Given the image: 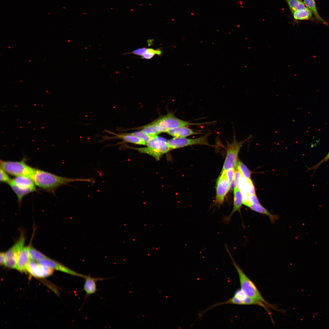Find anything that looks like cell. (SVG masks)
<instances>
[{"label": "cell", "instance_id": "obj_18", "mask_svg": "<svg viewBox=\"0 0 329 329\" xmlns=\"http://www.w3.org/2000/svg\"><path fill=\"white\" fill-rule=\"evenodd\" d=\"M10 182L18 187L24 189H36L35 184L30 178L26 176H16L11 179Z\"/></svg>", "mask_w": 329, "mask_h": 329}, {"label": "cell", "instance_id": "obj_4", "mask_svg": "<svg viewBox=\"0 0 329 329\" xmlns=\"http://www.w3.org/2000/svg\"><path fill=\"white\" fill-rule=\"evenodd\" d=\"M157 129L161 133H166L168 130L181 126H200L212 124L215 122L203 123H192L184 121L175 117L173 113H169L154 121Z\"/></svg>", "mask_w": 329, "mask_h": 329}, {"label": "cell", "instance_id": "obj_30", "mask_svg": "<svg viewBox=\"0 0 329 329\" xmlns=\"http://www.w3.org/2000/svg\"><path fill=\"white\" fill-rule=\"evenodd\" d=\"M147 49V48L143 47L142 48H139L136 49L132 52L125 53L123 54L124 55H127L128 54H132L136 55L142 56L143 54L145 52Z\"/></svg>", "mask_w": 329, "mask_h": 329}, {"label": "cell", "instance_id": "obj_17", "mask_svg": "<svg viewBox=\"0 0 329 329\" xmlns=\"http://www.w3.org/2000/svg\"><path fill=\"white\" fill-rule=\"evenodd\" d=\"M242 204H243L242 194L238 187L236 186L234 191L233 208L230 214L225 219L226 222L229 221L233 214L236 211H240Z\"/></svg>", "mask_w": 329, "mask_h": 329}, {"label": "cell", "instance_id": "obj_20", "mask_svg": "<svg viewBox=\"0 0 329 329\" xmlns=\"http://www.w3.org/2000/svg\"><path fill=\"white\" fill-rule=\"evenodd\" d=\"M303 2L306 6L312 11L317 20L327 26L328 25L327 22L323 19L318 13L315 0H304Z\"/></svg>", "mask_w": 329, "mask_h": 329}, {"label": "cell", "instance_id": "obj_31", "mask_svg": "<svg viewBox=\"0 0 329 329\" xmlns=\"http://www.w3.org/2000/svg\"><path fill=\"white\" fill-rule=\"evenodd\" d=\"M328 159H329V152L327 154V155L320 161L318 163L314 166H313L311 168H310L309 169V170H315L321 164L323 163L324 162L327 161Z\"/></svg>", "mask_w": 329, "mask_h": 329}, {"label": "cell", "instance_id": "obj_11", "mask_svg": "<svg viewBox=\"0 0 329 329\" xmlns=\"http://www.w3.org/2000/svg\"><path fill=\"white\" fill-rule=\"evenodd\" d=\"M40 264L67 273L73 276L84 278L86 275L72 270L63 265L48 258L38 262Z\"/></svg>", "mask_w": 329, "mask_h": 329}, {"label": "cell", "instance_id": "obj_19", "mask_svg": "<svg viewBox=\"0 0 329 329\" xmlns=\"http://www.w3.org/2000/svg\"><path fill=\"white\" fill-rule=\"evenodd\" d=\"M11 187L12 190L16 195L18 201L19 203H21L22 199L24 196L29 193L35 191L36 189L29 188L24 189L19 188L16 186L11 182L8 184Z\"/></svg>", "mask_w": 329, "mask_h": 329}, {"label": "cell", "instance_id": "obj_24", "mask_svg": "<svg viewBox=\"0 0 329 329\" xmlns=\"http://www.w3.org/2000/svg\"><path fill=\"white\" fill-rule=\"evenodd\" d=\"M30 258L35 261L39 262L48 257L33 247L30 246L29 249Z\"/></svg>", "mask_w": 329, "mask_h": 329}, {"label": "cell", "instance_id": "obj_5", "mask_svg": "<svg viewBox=\"0 0 329 329\" xmlns=\"http://www.w3.org/2000/svg\"><path fill=\"white\" fill-rule=\"evenodd\" d=\"M0 167L11 175L27 176L32 179L35 170V168L28 165L24 160L19 161L1 160Z\"/></svg>", "mask_w": 329, "mask_h": 329}, {"label": "cell", "instance_id": "obj_2", "mask_svg": "<svg viewBox=\"0 0 329 329\" xmlns=\"http://www.w3.org/2000/svg\"><path fill=\"white\" fill-rule=\"evenodd\" d=\"M226 249L238 273L241 290L248 296L263 303L268 308L276 309L274 305L270 304L264 299L254 284L236 264L227 248Z\"/></svg>", "mask_w": 329, "mask_h": 329}, {"label": "cell", "instance_id": "obj_32", "mask_svg": "<svg viewBox=\"0 0 329 329\" xmlns=\"http://www.w3.org/2000/svg\"><path fill=\"white\" fill-rule=\"evenodd\" d=\"M5 253L2 252L0 253V264L1 265H4Z\"/></svg>", "mask_w": 329, "mask_h": 329}, {"label": "cell", "instance_id": "obj_3", "mask_svg": "<svg viewBox=\"0 0 329 329\" xmlns=\"http://www.w3.org/2000/svg\"><path fill=\"white\" fill-rule=\"evenodd\" d=\"M253 136L252 135H250L245 140L239 141L237 140L235 133L234 131L232 141L227 143L226 155L221 173L225 172L230 168H236L239 161V152L242 147L246 142L252 138Z\"/></svg>", "mask_w": 329, "mask_h": 329}, {"label": "cell", "instance_id": "obj_22", "mask_svg": "<svg viewBox=\"0 0 329 329\" xmlns=\"http://www.w3.org/2000/svg\"><path fill=\"white\" fill-rule=\"evenodd\" d=\"M292 14L294 19L296 20L309 19L313 14L312 11L307 7L305 9L295 12Z\"/></svg>", "mask_w": 329, "mask_h": 329}, {"label": "cell", "instance_id": "obj_25", "mask_svg": "<svg viewBox=\"0 0 329 329\" xmlns=\"http://www.w3.org/2000/svg\"><path fill=\"white\" fill-rule=\"evenodd\" d=\"M235 169L239 170L242 177L246 179H250L251 172L241 161L239 160Z\"/></svg>", "mask_w": 329, "mask_h": 329}, {"label": "cell", "instance_id": "obj_16", "mask_svg": "<svg viewBox=\"0 0 329 329\" xmlns=\"http://www.w3.org/2000/svg\"><path fill=\"white\" fill-rule=\"evenodd\" d=\"M242 195H250L255 194L254 187L251 179L241 177L237 185Z\"/></svg>", "mask_w": 329, "mask_h": 329}, {"label": "cell", "instance_id": "obj_23", "mask_svg": "<svg viewBox=\"0 0 329 329\" xmlns=\"http://www.w3.org/2000/svg\"><path fill=\"white\" fill-rule=\"evenodd\" d=\"M141 131L146 135L150 136H156L161 133L157 129L154 121L143 127Z\"/></svg>", "mask_w": 329, "mask_h": 329}, {"label": "cell", "instance_id": "obj_15", "mask_svg": "<svg viewBox=\"0 0 329 329\" xmlns=\"http://www.w3.org/2000/svg\"><path fill=\"white\" fill-rule=\"evenodd\" d=\"M85 281L83 287V290L86 292L85 298L89 295L95 293L97 291L96 282L98 281H101L105 279L101 278H93L90 276H86L84 278Z\"/></svg>", "mask_w": 329, "mask_h": 329}, {"label": "cell", "instance_id": "obj_13", "mask_svg": "<svg viewBox=\"0 0 329 329\" xmlns=\"http://www.w3.org/2000/svg\"><path fill=\"white\" fill-rule=\"evenodd\" d=\"M30 246V244L24 247L17 257L16 269L20 272L27 271V266L30 261L29 249Z\"/></svg>", "mask_w": 329, "mask_h": 329}, {"label": "cell", "instance_id": "obj_1", "mask_svg": "<svg viewBox=\"0 0 329 329\" xmlns=\"http://www.w3.org/2000/svg\"><path fill=\"white\" fill-rule=\"evenodd\" d=\"M32 179L35 185L46 191L54 193L60 187L74 182H93L91 178H72L58 176L43 170L35 168Z\"/></svg>", "mask_w": 329, "mask_h": 329}, {"label": "cell", "instance_id": "obj_8", "mask_svg": "<svg viewBox=\"0 0 329 329\" xmlns=\"http://www.w3.org/2000/svg\"><path fill=\"white\" fill-rule=\"evenodd\" d=\"M167 141L165 139L156 135L146 143L147 147L150 150L152 156L157 160H159L163 154L170 150Z\"/></svg>", "mask_w": 329, "mask_h": 329}, {"label": "cell", "instance_id": "obj_12", "mask_svg": "<svg viewBox=\"0 0 329 329\" xmlns=\"http://www.w3.org/2000/svg\"><path fill=\"white\" fill-rule=\"evenodd\" d=\"M105 132L112 134L113 136H101V141H104L112 139H121L123 141L140 145H146V143L141 139L134 135L128 133H116L108 130H105Z\"/></svg>", "mask_w": 329, "mask_h": 329}, {"label": "cell", "instance_id": "obj_28", "mask_svg": "<svg viewBox=\"0 0 329 329\" xmlns=\"http://www.w3.org/2000/svg\"><path fill=\"white\" fill-rule=\"evenodd\" d=\"M0 181L1 182L8 184L11 179L10 178V177L7 174V173L1 167L0 169Z\"/></svg>", "mask_w": 329, "mask_h": 329}, {"label": "cell", "instance_id": "obj_26", "mask_svg": "<svg viewBox=\"0 0 329 329\" xmlns=\"http://www.w3.org/2000/svg\"><path fill=\"white\" fill-rule=\"evenodd\" d=\"M162 53V51L160 48L156 49L151 48H147L146 51L142 55V58L143 59H149L152 58L155 55L161 56Z\"/></svg>", "mask_w": 329, "mask_h": 329}, {"label": "cell", "instance_id": "obj_6", "mask_svg": "<svg viewBox=\"0 0 329 329\" xmlns=\"http://www.w3.org/2000/svg\"><path fill=\"white\" fill-rule=\"evenodd\" d=\"M212 134L209 132L200 137L196 138H175L169 140L167 144L170 150L176 149L193 145H204L214 147L209 143L208 138Z\"/></svg>", "mask_w": 329, "mask_h": 329}, {"label": "cell", "instance_id": "obj_9", "mask_svg": "<svg viewBox=\"0 0 329 329\" xmlns=\"http://www.w3.org/2000/svg\"><path fill=\"white\" fill-rule=\"evenodd\" d=\"M230 186L225 173H221L217 180L216 188L215 203L217 205H219L223 204L225 197L230 189Z\"/></svg>", "mask_w": 329, "mask_h": 329}, {"label": "cell", "instance_id": "obj_27", "mask_svg": "<svg viewBox=\"0 0 329 329\" xmlns=\"http://www.w3.org/2000/svg\"><path fill=\"white\" fill-rule=\"evenodd\" d=\"M129 133L131 135L139 137L145 142L146 144L155 136H148L143 133L141 131Z\"/></svg>", "mask_w": 329, "mask_h": 329}, {"label": "cell", "instance_id": "obj_33", "mask_svg": "<svg viewBox=\"0 0 329 329\" xmlns=\"http://www.w3.org/2000/svg\"><path fill=\"white\" fill-rule=\"evenodd\" d=\"M236 186H237L236 182L235 179H234L230 185V189L231 190H233V189H235Z\"/></svg>", "mask_w": 329, "mask_h": 329}, {"label": "cell", "instance_id": "obj_10", "mask_svg": "<svg viewBox=\"0 0 329 329\" xmlns=\"http://www.w3.org/2000/svg\"><path fill=\"white\" fill-rule=\"evenodd\" d=\"M53 269L41 265L33 260L30 261L27 267V271L32 276L37 278H44L52 274Z\"/></svg>", "mask_w": 329, "mask_h": 329}, {"label": "cell", "instance_id": "obj_7", "mask_svg": "<svg viewBox=\"0 0 329 329\" xmlns=\"http://www.w3.org/2000/svg\"><path fill=\"white\" fill-rule=\"evenodd\" d=\"M25 239L24 234L22 232L17 241L5 252V266L10 268H16L17 258L20 252L24 247Z\"/></svg>", "mask_w": 329, "mask_h": 329}, {"label": "cell", "instance_id": "obj_29", "mask_svg": "<svg viewBox=\"0 0 329 329\" xmlns=\"http://www.w3.org/2000/svg\"><path fill=\"white\" fill-rule=\"evenodd\" d=\"M235 169L234 168H230L224 172L225 173L227 179L230 185L234 179Z\"/></svg>", "mask_w": 329, "mask_h": 329}, {"label": "cell", "instance_id": "obj_21", "mask_svg": "<svg viewBox=\"0 0 329 329\" xmlns=\"http://www.w3.org/2000/svg\"><path fill=\"white\" fill-rule=\"evenodd\" d=\"M292 13L305 9L307 7L302 0H285Z\"/></svg>", "mask_w": 329, "mask_h": 329}, {"label": "cell", "instance_id": "obj_14", "mask_svg": "<svg viewBox=\"0 0 329 329\" xmlns=\"http://www.w3.org/2000/svg\"><path fill=\"white\" fill-rule=\"evenodd\" d=\"M187 127H178L170 129L166 133L175 138H185L189 136L202 133L200 131H195Z\"/></svg>", "mask_w": 329, "mask_h": 329}]
</instances>
